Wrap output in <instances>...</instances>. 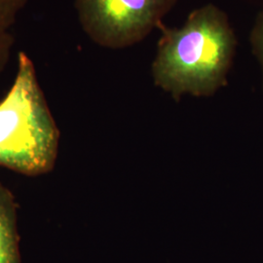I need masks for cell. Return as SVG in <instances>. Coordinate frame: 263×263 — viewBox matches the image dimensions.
<instances>
[{
  "instance_id": "obj_1",
  "label": "cell",
  "mask_w": 263,
  "mask_h": 263,
  "mask_svg": "<svg viewBox=\"0 0 263 263\" xmlns=\"http://www.w3.org/2000/svg\"><path fill=\"white\" fill-rule=\"evenodd\" d=\"M151 72L156 86L179 101L210 97L227 84L237 38L228 16L214 4L193 10L181 28L161 24Z\"/></svg>"
},
{
  "instance_id": "obj_2",
  "label": "cell",
  "mask_w": 263,
  "mask_h": 263,
  "mask_svg": "<svg viewBox=\"0 0 263 263\" xmlns=\"http://www.w3.org/2000/svg\"><path fill=\"white\" fill-rule=\"evenodd\" d=\"M60 130L31 58L20 51L12 86L0 101V167L28 178L56 166Z\"/></svg>"
},
{
  "instance_id": "obj_3",
  "label": "cell",
  "mask_w": 263,
  "mask_h": 263,
  "mask_svg": "<svg viewBox=\"0 0 263 263\" xmlns=\"http://www.w3.org/2000/svg\"><path fill=\"white\" fill-rule=\"evenodd\" d=\"M177 0H74L80 26L101 47H130L159 28Z\"/></svg>"
},
{
  "instance_id": "obj_4",
  "label": "cell",
  "mask_w": 263,
  "mask_h": 263,
  "mask_svg": "<svg viewBox=\"0 0 263 263\" xmlns=\"http://www.w3.org/2000/svg\"><path fill=\"white\" fill-rule=\"evenodd\" d=\"M0 263H22L18 204L9 188L0 182Z\"/></svg>"
},
{
  "instance_id": "obj_5",
  "label": "cell",
  "mask_w": 263,
  "mask_h": 263,
  "mask_svg": "<svg viewBox=\"0 0 263 263\" xmlns=\"http://www.w3.org/2000/svg\"><path fill=\"white\" fill-rule=\"evenodd\" d=\"M28 0H0V74L9 64L15 44V26Z\"/></svg>"
},
{
  "instance_id": "obj_6",
  "label": "cell",
  "mask_w": 263,
  "mask_h": 263,
  "mask_svg": "<svg viewBox=\"0 0 263 263\" xmlns=\"http://www.w3.org/2000/svg\"><path fill=\"white\" fill-rule=\"evenodd\" d=\"M250 41L252 44L253 53L262 68L263 74V9L260 11L254 22V27L251 31Z\"/></svg>"
}]
</instances>
